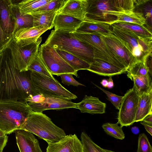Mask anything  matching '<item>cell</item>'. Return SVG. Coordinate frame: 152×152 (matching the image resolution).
<instances>
[{
	"label": "cell",
	"mask_w": 152,
	"mask_h": 152,
	"mask_svg": "<svg viewBox=\"0 0 152 152\" xmlns=\"http://www.w3.org/2000/svg\"><path fill=\"white\" fill-rule=\"evenodd\" d=\"M0 68V101L27 100L39 94L31 79V71L20 72L15 67L10 49L7 48L2 52Z\"/></svg>",
	"instance_id": "obj_1"
},
{
	"label": "cell",
	"mask_w": 152,
	"mask_h": 152,
	"mask_svg": "<svg viewBox=\"0 0 152 152\" xmlns=\"http://www.w3.org/2000/svg\"><path fill=\"white\" fill-rule=\"evenodd\" d=\"M44 44L73 54L90 64L94 59L92 48L71 33L52 30Z\"/></svg>",
	"instance_id": "obj_2"
},
{
	"label": "cell",
	"mask_w": 152,
	"mask_h": 152,
	"mask_svg": "<svg viewBox=\"0 0 152 152\" xmlns=\"http://www.w3.org/2000/svg\"><path fill=\"white\" fill-rule=\"evenodd\" d=\"M32 111L19 101H0V130L6 134L20 129Z\"/></svg>",
	"instance_id": "obj_3"
},
{
	"label": "cell",
	"mask_w": 152,
	"mask_h": 152,
	"mask_svg": "<svg viewBox=\"0 0 152 152\" xmlns=\"http://www.w3.org/2000/svg\"><path fill=\"white\" fill-rule=\"evenodd\" d=\"M20 129L35 134L48 143L56 142L66 135L63 129L42 112L32 111Z\"/></svg>",
	"instance_id": "obj_4"
},
{
	"label": "cell",
	"mask_w": 152,
	"mask_h": 152,
	"mask_svg": "<svg viewBox=\"0 0 152 152\" xmlns=\"http://www.w3.org/2000/svg\"><path fill=\"white\" fill-rule=\"evenodd\" d=\"M112 34L118 37L136 61L146 60L152 54V38H143L120 30L110 25Z\"/></svg>",
	"instance_id": "obj_5"
},
{
	"label": "cell",
	"mask_w": 152,
	"mask_h": 152,
	"mask_svg": "<svg viewBox=\"0 0 152 152\" xmlns=\"http://www.w3.org/2000/svg\"><path fill=\"white\" fill-rule=\"evenodd\" d=\"M32 84L39 94L58 97L71 100L77 96L64 88L56 79H53L33 71H31Z\"/></svg>",
	"instance_id": "obj_6"
},
{
	"label": "cell",
	"mask_w": 152,
	"mask_h": 152,
	"mask_svg": "<svg viewBox=\"0 0 152 152\" xmlns=\"http://www.w3.org/2000/svg\"><path fill=\"white\" fill-rule=\"evenodd\" d=\"M38 53L41 60L53 75L60 76L71 73L77 77V72L58 53L52 46L44 43L39 47Z\"/></svg>",
	"instance_id": "obj_7"
},
{
	"label": "cell",
	"mask_w": 152,
	"mask_h": 152,
	"mask_svg": "<svg viewBox=\"0 0 152 152\" xmlns=\"http://www.w3.org/2000/svg\"><path fill=\"white\" fill-rule=\"evenodd\" d=\"M88 5L85 18L86 21H96L110 25L117 17L114 13L117 12L112 0H87Z\"/></svg>",
	"instance_id": "obj_8"
},
{
	"label": "cell",
	"mask_w": 152,
	"mask_h": 152,
	"mask_svg": "<svg viewBox=\"0 0 152 152\" xmlns=\"http://www.w3.org/2000/svg\"><path fill=\"white\" fill-rule=\"evenodd\" d=\"M42 39L40 37L36 41L23 46L18 44L13 38L10 42L7 47L10 50L15 67L20 72L27 70L38 52Z\"/></svg>",
	"instance_id": "obj_9"
},
{
	"label": "cell",
	"mask_w": 152,
	"mask_h": 152,
	"mask_svg": "<svg viewBox=\"0 0 152 152\" xmlns=\"http://www.w3.org/2000/svg\"><path fill=\"white\" fill-rule=\"evenodd\" d=\"M71 33L76 38L86 43L92 48L94 59L106 61L121 69L127 70L108 48L99 35L75 32Z\"/></svg>",
	"instance_id": "obj_10"
},
{
	"label": "cell",
	"mask_w": 152,
	"mask_h": 152,
	"mask_svg": "<svg viewBox=\"0 0 152 152\" xmlns=\"http://www.w3.org/2000/svg\"><path fill=\"white\" fill-rule=\"evenodd\" d=\"M139 94L133 86L126 92L121 102L118 116V123L121 127L131 125L135 120Z\"/></svg>",
	"instance_id": "obj_11"
},
{
	"label": "cell",
	"mask_w": 152,
	"mask_h": 152,
	"mask_svg": "<svg viewBox=\"0 0 152 152\" xmlns=\"http://www.w3.org/2000/svg\"><path fill=\"white\" fill-rule=\"evenodd\" d=\"M99 36L117 59L127 70L136 60L122 41L113 34Z\"/></svg>",
	"instance_id": "obj_12"
},
{
	"label": "cell",
	"mask_w": 152,
	"mask_h": 152,
	"mask_svg": "<svg viewBox=\"0 0 152 152\" xmlns=\"http://www.w3.org/2000/svg\"><path fill=\"white\" fill-rule=\"evenodd\" d=\"M27 104L34 112L42 113L50 109L56 110L65 109L76 108V103L71 100L61 98L45 96L39 102H28Z\"/></svg>",
	"instance_id": "obj_13"
},
{
	"label": "cell",
	"mask_w": 152,
	"mask_h": 152,
	"mask_svg": "<svg viewBox=\"0 0 152 152\" xmlns=\"http://www.w3.org/2000/svg\"><path fill=\"white\" fill-rule=\"evenodd\" d=\"M46 152H83L81 142L76 135H66L58 142L48 143Z\"/></svg>",
	"instance_id": "obj_14"
},
{
	"label": "cell",
	"mask_w": 152,
	"mask_h": 152,
	"mask_svg": "<svg viewBox=\"0 0 152 152\" xmlns=\"http://www.w3.org/2000/svg\"><path fill=\"white\" fill-rule=\"evenodd\" d=\"M13 4L11 0H0V26L3 32L7 34L13 35L15 28Z\"/></svg>",
	"instance_id": "obj_15"
},
{
	"label": "cell",
	"mask_w": 152,
	"mask_h": 152,
	"mask_svg": "<svg viewBox=\"0 0 152 152\" xmlns=\"http://www.w3.org/2000/svg\"><path fill=\"white\" fill-rule=\"evenodd\" d=\"M15 132L17 144L20 152H42L38 140L32 133L22 129Z\"/></svg>",
	"instance_id": "obj_16"
},
{
	"label": "cell",
	"mask_w": 152,
	"mask_h": 152,
	"mask_svg": "<svg viewBox=\"0 0 152 152\" xmlns=\"http://www.w3.org/2000/svg\"><path fill=\"white\" fill-rule=\"evenodd\" d=\"M49 28L41 26L21 28L13 34L15 42L21 46L34 42Z\"/></svg>",
	"instance_id": "obj_17"
},
{
	"label": "cell",
	"mask_w": 152,
	"mask_h": 152,
	"mask_svg": "<svg viewBox=\"0 0 152 152\" xmlns=\"http://www.w3.org/2000/svg\"><path fill=\"white\" fill-rule=\"evenodd\" d=\"M87 5V0H66L57 14L68 15L83 21Z\"/></svg>",
	"instance_id": "obj_18"
},
{
	"label": "cell",
	"mask_w": 152,
	"mask_h": 152,
	"mask_svg": "<svg viewBox=\"0 0 152 152\" xmlns=\"http://www.w3.org/2000/svg\"><path fill=\"white\" fill-rule=\"evenodd\" d=\"M106 106V104L98 98L86 95L81 102L76 103V108L82 113L94 115L105 113Z\"/></svg>",
	"instance_id": "obj_19"
},
{
	"label": "cell",
	"mask_w": 152,
	"mask_h": 152,
	"mask_svg": "<svg viewBox=\"0 0 152 152\" xmlns=\"http://www.w3.org/2000/svg\"><path fill=\"white\" fill-rule=\"evenodd\" d=\"M88 70L100 75L109 77L127 72L126 69H121L111 63L97 59H94Z\"/></svg>",
	"instance_id": "obj_20"
},
{
	"label": "cell",
	"mask_w": 152,
	"mask_h": 152,
	"mask_svg": "<svg viewBox=\"0 0 152 152\" xmlns=\"http://www.w3.org/2000/svg\"><path fill=\"white\" fill-rule=\"evenodd\" d=\"M83 21L68 15L56 14L53 21L55 31L75 32Z\"/></svg>",
	"instance_id": "obj_21"
},
{
	"label": "cell",
	"mask_w": 152,
	"mask_h": 152,
	"mask_svg": "<svg viewBox=\"0 0 152 152\" xmlns=\"http://www.w3.org/2000/svg\"><path fill=\"white\" fill-rule=\"evenodd\" d=\"M75 32L98 35L112 34L110 25L105 23L96 21H83Z\"/></svg>",
	"instance_id": "obj_22"
},
{
	"label": "cell",
	"mask_w": 152,
	"mask_h": 152,
	"mask_svg": "<svg viewBox=\"0 0 152 152\" xmlns=\"http://www.w3.org/2000/svg\"><path fill=\"white\" fill-rule=\"evenodd\" d=\"M152 91L139 95L135 122L142 121L148 114L152 113Z\"/></svg>",
	"instance_id": "obj_23"
},
{
	"label": "cell",
	"mask_w": 152,
	"mask_h": 152,
	"mask_svg": "<svg viewBox=\"0 0 152 152\" xmlns=\"http://www.w3.org/2000/svg\"><path fill=\"white\" fill-rule=\"evenodd\" d=\"M111 25L120 30L132 35L143 38H152L151 31L144 26L126 22L116 23Z\"/></svg>",
	"instance_id": "obj_24"
},
{
	"label": "cell",
	"mask_w": 152,
	"mask_h": 152,
	"mask_svg": "<svg viewBox=\"0 0 152 152\" xmlns=\"http://www.w3.org/2000/svg\"><path fill=\"white\" fill-rule=\"evenodd\" d=\"M12 11L15 20L13 35L21 28L33 26V17L30 15L25 14L20 12L16 4L13 3Z\"/></svg>",
	"instance_id": "obj_25"
},
{
	"label": "cell",
	"mask_w": 152,
	"mask_h": 152,
	"mask_svg": "<svg viewBox=\"0 0 152 152\" xmlns=\"http://www.w3.org/2000/svg\"><path fill=\"white\" fill-rule=\"evenodd\" d=\"M58 53L75 70H88L90 64L78 57L65 51L55 49Z\"/></svg>",
	"instance_id": "obj_26"
},
{
	"label": "cell",
	"mask_w": 152,
	"mask_h": 152,
	"mask_svg": "<svg viewBox=\"0 0 152 152\" xmlns=\"http://www.w3.org/2000/svg\"><path fill=\"white\" fill-rule=\"evenodd\" d=\"M135 8L134 12L142 13L146 20L147 27L152 30V0H134Z\"/></svg>",
	"instance_id": "obj_27"
},
{
	"label": "cell",
	"mask_w": 152,
	"mask_h": 152,
	"mask_svg": "<svg viewBox=\"0 0 152 152\" xmlns=\"http://www.w3.org/2000/svg\"><path fill=\"white\" fill-rule=\"evenodd\" d=\"M57 12H48L32 13L30 15L33 18V26H41L48 28L53 27V21Z\"/></svg>",
	"instance_id": "obj_28"
},
{
	"label": "cell",
	"mask_w": 152,
	"mask_h": 152,
	"mask_svg": "<svg viewBox=\"0 0 152 152\" xmlns=\"http://www.w3.org/2000/svg\"><path fill=\"white\" fill-rule=\"evenodd\" d=\"M134 81V86L139 95L152 91V82L149 74L143 76L132 75L128 77Z\"/></svg>",
	"instance_id": "obj_29"
},
{
	"label": "cell",
	"mask_w": 152,
	"mask_h": 152,
	"mask_svg": "<svg viewBox=\"0 0 152 152\" xmlns=\"http://www.w3.org/2000/svg\"><path fill=\"white\" fill-rule=\"evenodd\" d=\"M116 17V20L110 25L116 23L126 22L144 26L147 28L146 20L140 13L133 12L126 14H120Z\"/></svg>",
	"instance_id": "obj_30"
},
{
	"label": "cell",
	"mask_w": 152,
	"mask_h": 152,
	"mask_svg": "<svg viewBox=\"0 0 152 152\" xmlns=\"http://www.w3.org/2000/svg\"><path fill=\"white\" fill-rule=\"evenodd\" d=\"M51 0H23L16 4L20 12L30 15Z\"/></svg>",
	"instance_id": "obj_31"
},
{
	"label": "cell",
	"mask_w": 152,
	"mask_h": 152,
	"mask_svg": "<svg viewBox=\"0 0 152 152\" xmlns=\"http://www.w3.org/2000/svg\"><path fill=\"white\" fill-rule=\"evenodd\" d=\"M27 70L34 71L52 79H55L41 60L38 52L27 68Z\"/></svg>",
	"instance_id": "obj_32"
},
{
	"label": "cell",
	"mask_w": 152,
	"mask_h": 152,
	"mask_svg": "<svg viewBox=\"0 0 152 152\" xmlns=\"http://www.w3.org/2000/svg\"><path fill=\"white\" fill-rule=\"evenodd\" d=\"M147 59L134 62L127 70L128 77L132 75L143 76L149 74V69L146 63Z\"/></svg>",
	"instance_id": "obj_33"
},
{
	"label": "cell",
	"mask_w": 152,
	"mask_h": 152,
	"mask_svg": "<svg viewBox=\"0 0 152 152\" xmlns=\"http://www.w3.org/2000/svg\"><path fill=\"white\" fill-rule=\"evenodd\" d=\"M102 127L107 134L115 139L122 140L125 137L122 127L118 123H106L102 124Z\"/></svg>",
	"instance_id": "obj_34"
},
{
	"label": "cell",
	"mask_w": 152,
	"mask_h": 152,
	"mask_svg": "<svg viewBox=\"0 0 152 152\" xmlns=\"http://www.w3.org/2000/svg\"><path fill=\"white\" fill-rule=\"evenodd\" d=\"M83 152H105L92 140L85 132H82L80 136Z\"/></svg>",
	"instance_id": "obj_35"
},
{
	"label": "cell",
	"mask_w": 152,
	"mask_h": 152,
	"mask_svg": "<svg viewBox=\"0 0 152 152\" xmlns=\"http://www.w3.org/2000/svg\"><path fill=\"white\" fill-rule=\"evenodd\" d=\"M117 12L124 14L134 12L135 8L134 0H112Z\"/></svg>",
	"instance_id": "obj_36"
},
{
	"label": "cell",
	"mask_w": 152,
	"mask_h": 152,
	"mask_svg": "<svg viewBox=\"0 0 152 152\" xmlns=\"http://www.w3.org/2000/svg\"><path fill=\"white\" fill-rule=\"evenodd\" d=\"M66 0H51L43 6L35 10L30 15L35 13L48 12H57L63 7Z\"/></svg>",
	"instance_id": "obj_37"
},
{
	"label": "cell",
	"mask_w": 152,
	"mask_h": 152,
	"mask_svg": "<svg viewBox=\"0 0 152 152\" xmlns=\"http://www.w3.org/2000/svg\"><path fill=\"white\" fill-rule=\"evenodd\" d=\"M137 152H152V147L147 135L144 133L139 134Z\"/></svg>",
	"instance_id": "obj_38"
},
{
	"label": "cell",
	"mask_w": 152,
	"mask_h": 152,
	"mask_svg": "<svg viewBox=\"0 0 152 152\" xmlns=\"http://www.w3.org/2000/svg\"><path fill=\"white\" fill-rule=\"evenodd\" d=\"M94 84L106 94L107 97L108 99L113 104L116 109L119 110L123 96L117 95L102 88L95 84Z\"/></svg>",
	"instance_id": "obj_39"
},
{
	"label": "cell",
	"mask_w": 152,
	"mask_h": 152,
	"mask_svg": "<svg viewBox=\"0 0 152 152\" xmlns=\"http://www.w3.org/2000/svg\"><path fill=\"white\" fill-rule=\"evenodd\" d=\"M73 75L71 73H65L60 75L61 82L64 84L68 86L72 85L77 87L79 86H85L76 80L73 77Z\"/></svg>",
	"instance_id": "obj_40"
},
{
	"label": "cell",
	"mask_w": 152,
	"mask_h": 152,
	"mask_svg": "<svg viewBox=\"0 0 152 152\" xmlns=\"http://www.w3.org/2000/svg\"><path fill=\"white\" fill-rule=\"evenodd\" d=\"M13 37V34H5L0 26V53L7 47Z\"/></svg>",
	"instance_id": "obj_41"
},
{
	"label": "cell",
	"mask_w": 152,
	"mask_h": 152,
	"mask_svg": "<svg viewBox=\"0 0 152 152\" xmlns=\"http://www.w3.org/2000/svg\"><path fill=\"white\" fill-rule=\"evenodd\" d=\"M8 136L7 135L0 137V152H2L4 148L8 141Z\"/></svg>",
	"instance_id": "obj_42"
},
{
	"label": "cell",
	"mask_w": 152,
	"mask_h": 152,
	"mask_svg": "<svg viewBox=\"0 0 152 152\" xmlns=\"http://www.w3.org/2000/svg\"><path fill=\"white\" fill-rule=\"evenodd\" d=\"M142 121L152 126V113L148 114L143 120Z\"/></svg>",
	"instance_id": "obj_43"
},
{
	"label": "cell",
	"mask_w": 152,
	"mask_h": 152,
	"mask_svg": "<svg viewBox=\"0 0 152 152\" xmlns=\"http://www.w3.org/2000/svg\"><path fill=\"white\" fill-rule=\"evenodd\" d=\"M144 127L146 131L151 136H152V127L146 123L142 121L140 123Z\"/></svg>",
	"instance_id": "obj_44"
},
{
	"label": "cell",
	"mask_w": 152,
	"mask_h": 152,
	"mask_svg": "<svg viewBox=\"0 0 152 152\" xmlns=\"http://www.w3.org/2000/svg\"><path fill=\"white\" fill-rule=\"evenodd\" d=\"M114 86V83L112 76H110L109 77V78L108 80V83L107 87L108 88L110 89L113 88V87Z\"/></svg>",
	"instance_id": "obj_45"
},
{
	"label": "cell",
	"mask_w": 152,
	"mask_h": 152,
	"mask_svg": "<svg viewBox=\"0 0 152 152\" xmlns=\"http://www.w3.org/2000/svg\"><path fill=\"white\" fill-rule=\"evenodd\" d=\"M131 130L133 134H137L140 132V130L138 127L136 126H134L131 128Z\"/></svg>",
	"instance_id": "obj_46"
},
{
	"label": "cell",
	"mask_w": 152,
	"mask_h": 152,
	"mask_svg": "<svg viewBox=\"0 0 152 152\" xmlns=\"http://www.w3.org/2000/svg\"><path fill=\"white\" fill-rule=\"evenodd\" d=\"M108 83V80L106 79H103L100 82L102 86L105 88H107Z\"/></svg>",
	"instance_id": "obj_47"
},
{
	"label": "cell",
	"mask_w": 152,
	"mask_h": 152,
	"mask_svg": "<svg viewBox=\"0 0 152 152\" xmlns=\"http://www.w3.org/2000/svg\"><path fill=\"white\" fill-rule=\"evenodd\" d=\"M7 135L5 133L0 130V137H3Z\"/></svg>",
	"instance_id": "obj_48"
},
{
	"label": "cell",
	"mask_w": 152,
	"mask_h": 152,
	"mask_svg": "<svg viewBox=\"0 0 152 152\" xmlns=\"http://www.w3.org/2000/svg\"><path fill=\"white\" fill-rule=\"evenodd\" d=\"M2 52L1 53H0V68L1 63V62L2 58Z\"/></svg>",
	"instance_id": "obj_49"
},
{
	"label": "cell",
	"mask_w": 152,
	"mask_h": 152,
	"mask_svg": "<svg viewBox=\"0 0 152 152\" xmlns=\"http://www.w3.org/2000/svg\"><path fill=\"white\" fill-rule=\"evenodd\" d=\"M104 150L105 152H115L114 151H111L109 150L104 149Z\"/></svg>",
	"instance_id": "obj_50"
}]
</instances>
